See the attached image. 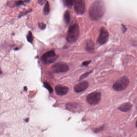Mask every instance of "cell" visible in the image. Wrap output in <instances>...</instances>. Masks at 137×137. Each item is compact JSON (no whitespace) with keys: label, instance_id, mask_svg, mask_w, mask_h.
I'll return each instance as SVG.
<instances>
[{"label":"cell","instance_id":"6da1fadb","mask_svg":"<svg viewBox=\"0 0 137 137\" xmlns=\"http://www.w3.org/2000/svg\"><path fill=\"white\" fill-rule=\"evenodd\" d=\"M106 6L102 0H96L90 6L89 16L92 20H99L105 14Z\"/></svg>","mask_w":137,"mask_h":137},{"label":"cell","instance_id":"7a4b0ae2","mask_svg":"<svg viewBox=\"0 0 137 137\" xmlns=\"http://www.w3.org/2000/svg\"><path fill=\"white\" fill-rule=\"evenodd\" d=\"M80 34L79 27L77 24L71 26L67 33L66 39L68 42L73 43L78 39Z\"/></svg>","mask_w":137,"mask_h":137},{"label":"cell","instance_id":"3957f363","mask_svg":"<svg viewBox=\"0 0 137 137\" xmlns=\"http://www.w3.org/2000/svg\"><path fill=\"white\" fill-rule=\"evenodd\" d=\"M128 78L126 76L121 77L113 85V88L115 91H121L126 89L129 84Z\"/></svg>","mask_w":137,"mask_h":137},{"label":"cell","instance_id":"277c9868","mask_svg":"<svg viewBox=\"0 0 137 137\" xmlns=\"http://www.w3.org/2000/svg\"><path fill=\"white\" fill-rule=\"evenodd\" d=\"M101 97V94L100 92L97 91L93 92L87 96V101L90 105H97L100 102Z\"/></svg>","mask_w":137,"mask_h":137},{"label":"cell","instance_id":"5b68a950","mask_svg":"<svg viewBox=\"0 0 137 137\" xmlns=\"http://www.w3.org/2000/svg\"><path fill=\"white\" fill-rule=\"evenodd\" d=\"M57 59V56L53 50L49 51L44 53L42 56L41 59L43 63L47 64L54 62Z\"/></svg>","mask_w":137,"mask_h":137},{"label":"cell","instance_id":"8992f818","mask_svg":"<svg viewBox=\"0 0 137 137\" xmlns=\"http://www.w3.org/2000/svg\"><path fill=\"white\" fill-rule=\"evenodd\" d=\"M52 69L55 73H64L69 70V67L66 63L63 62H58L52 66Z\"/></svg>","mask_w":137,"mask_h":137},{"label":"cell","instance_id":"52a82bcc","mask_svg":"<svg viewBox=\"0 0 137 137\" xmlns=\"http://www.w3.org/2000/svg\"><path fill=\"white\" fill-rule=\"evenodd\" d=\"M74 9L78 15H83L85 11V0H75Z\"/></svg>","mask_w":137,"mask_h":137},{"label":"cell","instance_id":"ba28073f","mask_svg":"<svg viewBox=\"0 0 137 137\" xmlns=\"http://www.w3.org/2000/svg\"><path fill=\"white\" fill-rule=\"evenodd\" d=\"M109 38V33L105 28L102 27L100 30V34L98 38V43L100 45H103L107 42Z\"/></svg>","mask_w":137,"mask_h":137},{"label":"cell","instance_id":"9c48e42d","mask_svg":"<svg viewBox=\"0 0 137 137\" xmlns=\"http://www.w3.org/2000/svg\"><path fill=\"white\" fill-rule=\"evenodd\" d=\"M88 82L83 81L77 84L74 87V91L77 93H80L86 90L89 87Z\"/></svg>","mask_w":137,"mask_h":137},{"label":"cell","instance_id":"30bf717a","mask_svg":"<svg viewBox=\"0 0 137 137\" xmlns=\"http://www.w3.org/2000/svg\"><path fill=\"white\" fill-rule=\"evenodd\" d=\"M56 93L57 95L62 96V95H65L68 93L69 91V88L67 87L64 86L63 85H57L55 87Z\"/></svg>","mask_w":137,"mask_h":137},{"label":"cell","instance_id":"8fae6325","mask_svg":"<svg viewBox=\"0 0 137 137\" xmlns=\"http://www.w3.org/2000/svg\"><path fill=\"white\" fill-rule=\"evenodd\" d=\"M68 110L73 112L78 111L81 109V106L79 104L75 102L69 103L66 105Z\"/></svg>","mask_w":137,"mask_h":137},{"label":"cell","instance_id":"7c38bea8","mask_svg":"<svg viewBox=\"0 0 137 137\" xmlns=\"http://www.w3.org/2000/svg\"><path fill=\"white\" fill-rule=\"evenodd\" d=\"M85 49L88 52H93L95 50V44L93 41L91 40H88L86 43Z\"/></svg>","mask_w":137,"mask_h":137},{"label":"cell","instance_id":"4fadbf2b","mask_svg":"<svg viewBox=\"0 0 137 137\" xmlns=\"http://www.w3.org/2000/svg\"><path fill=\"white\" fill-rule=\"evenodd\" d=\"M132 105L130 103H126L123 104L119 107V109L121 111L127 112L129 111L132 108Z\"/></svg>","mask_w":137,"mask_h":137},{"label":"cell","instance_id":"5bb4252c","mask_svg":"<svg viewBox=\"0 0 137 137\" xmlns=\"http://www.w3.org/2000/svg\"><path fill=\"white\" fill-rule=\"evenodd\" d=\"M65 21L67 24H69L70 21V15L69 11H66L65 12L64 16Z\"/></svg>","mask_w":137,"mask_h":137},{"label":"cell","instance_id":"9a60e30c","mask_svg":"<svg viewBox=\"0 0 137 137\" xmlns=\"http://www.w3.org/2000/svg\"><path fill=\"white\" fill-rule=\"evenodd\" d=\"M50 12V6L49 4L48 1H47L45 3L44 5V12L45 15H47Z\"/></svg>","mask_w":137,"mask_h":137},{"label":"cell","instance_id":"2e32d148","mask_svg":"<svg viewBox=\"0 0 137 137\" xmlns=\"http://www.w3.org/2000/svg\"><path fill=\"white\" fill-rule=\"evenodd\" d=\"M27 41H28V42L31 43H32L33 40V36L32 33L31 31H29L28 32L27 37Z\"/></svg>","mask_w":137,"mask_h":137},{"label":"cell","instance_id":"e0dca14e","mask_svg":"<svg viewBox=\"0 0 137 137\" xmlns=\"http://www.w3.org/2000/svg\"><path fill=\"white\" fill-rule=\"evenodd\" d=\"M44 87L47 89V90H48L50 93H51L53 92V89L52 88V87L51 86V85H50L47 82H44Z\"/></svg>","mask_w":137,"mask_h":137},{"label":"cell","instance_id":"ac0fdd59","mask_svg":"<svg viewBox=\"0 0 137 137\" xmlns=\"http://www.w3.org/2000/svg\"><path fill=\"white\" fill-rule=\"evenodd\" d=\"M66 5L68 7H71L74 5L75 0H64Z\"/></svg>","mask_w":137,"mask_h":137},{"label":"cell","instance_id":"d6986e66","mask_svg":"<svg viewBox=\"0 0 137 137\" xmlns=\"http://www.w3.org/2000/svg\"><path fill=\"white\" fill-rule=\"evenodd\" d=\"M91 71H90L88 72H86V73H84V74H83V75H82V76H81L80 77V79H79V80H81L84 79V78H86V77H88V76L89 75V74L91 73Z\"/></svg>","mask_w":137,"mask_h":137},{"label":"cell","instance_id":"ffe728a7","mask_svg":"<svg viewBox=\"0 0 137 137\" xmlns=\"http://www.w3.org/2000/svg\"><path fill=\"white\" fill-rule=\"evenodd\" d=\"M38 26L41 29H44V28H45L46 25L43 22H41L38 23Z\"/></svg>","mask_w":137,"mask_h":137},{"label":"cell","instance_id":"44dd1931","mask_svg":"<svg viewBox=\"0 0 137 137\" xmlns=\"http://www.w3.org/2000/svg\"><path fill=\"white\" fill-rule=\"evenodd\" d=\"M24 4V1L22 0H19L16 1L15 3V6H20L21 5H22Z\"/></svg>","mask_w":137,"mask_h":137},{"label":"cell","instance_id":"7402d4cb","mask_svg":"<svg viewBox=\"0 0 137 137\" xmlns=\"http://www.w3.org/2000/svg\"><path fill=\"white\" fill-rule=\"evenodd\" d=\"M47 0H38V4L41 5H43L47 2Z\"/></svg>","mask_w":137,"mask_h":137},{"label":"cell","instance_id":"603a6c76","mask_svg":"<svg viewBox=\"0 0 137 137\" xmlns=\"http://www.w3.org/2000/svg\"><path fill=\"white\" fill-rule=\"evenodd\" d=\"M90 63H91V61H87L83 62L82 64V65L83 66H88V65H89Z\"/></svg>","mask_w":137,"mask_h":137},{"label":"cell","instance_id":"cb8c5ba5","mask_svg":"<svg viewBox=\"0 0 137 137\" xmlns=\"http://www.w3.org/2000/svg\"><path fill=\"white\" fill-rule=\"evenodd\" d=\"M103 129V127H100V128H99L95 130V132H100V131H101Z\"/></svg>","mask_w":137,"mask_h":137},{"label":"cell","instance_id":"d4e9b609","mask_svg":"<svg viewBox=\"0 0 137 137\" xmlns=\"http://www.w3.org/2000/svg\"><path fill=\"white\" fill-rule=\"evenodd\" d=\"M136 127H137V121H136Z\"/></svg>","mask_w":137,"mask_h":137},{"label":"cell","instance_id":"484cf974","mask_svg":"<svg viewBox=\"0 0 137 137\" xmlns=\"http://www.w3.org/2000/svg\"><path fill=\"white\" fill-rule=\"evenodd\" d=\"M2 73V71H0V74H1Z\"/></svg>","mask_w":137,"mask_h":137}]
</instances>
